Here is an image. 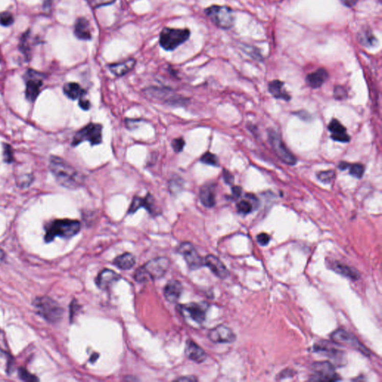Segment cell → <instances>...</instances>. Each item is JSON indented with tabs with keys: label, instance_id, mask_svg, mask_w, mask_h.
<instances>
[{
	"label": "cell",
	"instance_id": "cell-1",
	"mask_svg": "<svg viewBox=\"0 0 382 382\" xmlns=\"http://www.w3.org/2000/svg\"><path fill=\"white\" fill-rule=\"evenodd\" d=\"M49 168L54 175L55 180L64 188L76 189L83 183L82 175L61 158L51 156Z\"/></svg>",
	"mask_w": 382,
	"mask_h": 382
},
{
	"label": "cell",
	"instance_id": "cell-2",
	"mask_svg": "<svg viewBox=\"0 0 382 382\" xmlns=\"http://www.w3.org/2000/svg\"><path fill=\"white\" fill-rule=\"evenodd\" d=\"M170 260L164 257L154 258L137 269L134 279L138 282L157 280L165 276L170 267Z\"/></svg>",
	"mask_w": 382,
	"mask_h": 382
},
{
	"label": "cell",
	"instance_id": "cell-3",
	"mask_svg": "<svg viewBox=\"0 0 382 382\" xmlns=\"http://www.w3.org/2000/svg\"><path fill=\"white\" fill-rule=\"evenodd\" d=\"M80 229L81 223L79 221L68 219H58L54 221L47 229L45 240L50 242L56 237L69 239L77 235Z\"/></svg>",
	"mask_w": 382,
	"mask_h": 382
},
{
	"label": "cell",
	"instance_id": "cell-4",
	"mask_svg": "<svg viewBox=\"0 0 382 382\" xmlns=\"http://www.w3.org/2000/svg\"><path fill=\"white\" fill-rule=\"evenodd\" d=\"M190 29L165 27L161 32L159 44L166 51H173L185 43L190 38Z\"/></svg>",
	"mask_w": 382,
	"mask_h": 382
},
{
	"label": "cell",
	"instance_id": "cell-5",
	"mask_svg": "<svg viewBox=\"0 0 382 382\" xmlns=\"http://www.w3.org/2000/svg\"><path fill=\"white\" fill-rule=\"evenodd\" d=\"M207 17L219 29H232L235 25V15L233 10L225 6H211L205 10Z\"/></svg>",
	"mask_w": 382,
	"mask_h": 382
},
{
	"label": "cell",
	"instance_id": "cell-6",
	"mask_svg": "<svg viewBox=\"0 0 382 382\" xmlns=\"http://www.w3.org/2000/svg\"><path fill=\"white\" fill-rule=\"evenodd\" d=\"M33 305L37 313L50 323H58L62 318L64 310L50 297H37L34 301Z\"/></svg>",
	"mask_w": 382,
	"mask_h": 382
},
{
	"label": "cell",
	"instance_id": "cell-7",
	"mask_svg": "<svg viewBox=\"0 0 382 382\" xmlns=\"http://www.w3.org/2000/svg\"><path fill=\"white\" fill-rule=\"evenodd\" d=\"M84 141H89L91 145H99L102 142V126L98 123H89L76 132L73 138L72 145H79Z\"/></svg>",
	"mask_w": 382,
	"mask_h": 382
},
{
	"label": "cell",
	"instance_id": "cell-8",
	"mask_svg": "<svg viewBox=\"0 0 382 382\" xmlns=\"http://www.w3.org/2000/svg\"><path fill=\"white\" fill-rule=\"evenodd\" d=\"M310 381H335L341 380L334 365L328 362H315L311 366Z\"/></svg>",
	"mask_w": 382,
	"mask_h": 382
},
{
	"label": "cell",
	"instance_id": "cell-9",
	"mask_svg": "<svg viewBox=\"0 0 382 382\" xmlns=\"http://www.w3.org/2000/svg\"><path fill=\"white\" fill-rule=\"evenodd\" d=\"M269 140L273 151L276 155L278 156L280 160H282L284 163L288 164V165H295L297 163V159L295 156L293 155L291 152L286 147L285 144L283 142L282 138L276 132V131H269Z\"/></svg>",
	"mask_w": 382,
	"mask_h": 382
},
{
	"label": "cell",
	"instance_id": "cell-10",
	"mask_svg": "<svg viewBox=\"0 0 382 382\" xmlns=\"http://www.w3.org/2000/svg\"><path fill=\"white\" fill-rule=\"evenodd\" d=\"M26 97L30 102H34L38 97L43 85V75L33 70H29L26 74Z\"/></svg>",
	"mask_w": 382,
	"mask_h": 382
},
{
	"label": "cell",
	"instance_id": "cell-11",
	"mask_svg": "<svg viewBox=\"0 0 382 382\" xmlns=\"http://www.w3.org/2000/svg\"><path fill=\"white\" fill-rule=\"evenodd\" d=\"M209 305L206 302H191V303L184 304L178 307V311L183 315H188L192 320L197 323H201L205 321L206 313L209 310Z\"/></svg>",
	"mask_w": 382,
	"mask_h": 382
},
{
	"label": "cell",
	"instance_id": "cell-12",
	"mask_svg": "<svg viewBox=\"0 0 382 382\" xmlns=\"http://www.w3.org/2000/svg\"><path fill=\"white\" fill-rule=\"evenodd\" d=\"M178 253L183 255L185 261H186L188 266L191 269H197L201 267L204 264L203 258L196 251L195 247L191 243L185 242L182 243L178 250Z\"/></svg>",
	"mask_w": 382,
	"mask_h": 382
},
{
	"label": "cell",
	"instance_id": "cell-13",
	"mask_svg": "<svg viewBox=\"0 0 382 382\" xmlns=\"http://www.w3.org/2000/svg\"><path fill=\"white\" fill-rule=\"evenodd\" d=\"M331 338L336 344L351 346V347H353L357 350L361 351L362 353L365 354V355L369 353L368 350L362 344H361L358 340L353 334H350L345 330H337V331L332 333Z\"/></svg>",
	"mask_w": 382,
	"mask_h": 382
},
{
	"label": "cell",
	"instance_id": "cell-14",
	"mask_svg": "<svg viewBox=\"0 0 382 382\" xmlns=\"http://www.w3.org/2000/svg\"><path fill=\"white\" fill-rule=\"evenodd\" d=\"M209 338L214 343H232L236 340V335L231 328L225 326H219L213 328L209 333Z\"/></svg>",
	"mask_w": 382,
	"mask_h": 382
},
{
	"label": "cell",
	"instance_id": "cell-15",
	"mask_svg": "<svg viewBox=\"0 0 382 382\" xmlns=\"http://www.w3.org/2000/svg\"><path fill=\"white\" fill-rule=\"evenodd\" d=\"M121 276L115 271L105 269L101 271L96 279V283L101 290H106L109 289L115 283L118 282Z\"/></svg>",
	"mask_w": 382,
	"mask_h": 382
},
{
	"label": "cell",
	"instance_id": "cell-16",
	"mask_svg": "<svg viewBox=\"0 0 382 382\" xmlns=\"http://www.w3.org/2000/svg\"><path fill=\"white\" fill-rule=\"evenodd\" d=\"M204 264L211 269V272L220 279H226L229 276L227 266L215 255H208L205 259Z\"/></svg>",
	"mask_w": 382,
	"mask_h": 382
},
{
	"label": "cell",
	"instance_id": "cell-17",
	"mask_svg": "<svg viewBox=\"0 0 382 382\" xmlns=\"http://www.w3.org/2000/svg\"><path fill=\"white\" fill-rule=\"evenodd\" d=\"M185 355L193 362L200 364L205 362L206 359V352L203 349L193 342L191 340H188L185 346Z\"/></svg>",
	"mask_w": 382,
	"mask_h": 382
},
{
	"label": "cell",
	"instance_id": "cell-18",
	"mask_svg": "<svg viewBox=\"0 0 382 382\" xmlns=\"http://www.w3.org/2000/svg\"><path fill=\"white\" fill-rule=\"evenodd\" d=\"M154 199L153 196L150 194H147L144 198L136 196L133 198L132 203L130 206L129 209L128 211V214H134L138 209L141 208H144L150 213L154 212Z\"/></svg>",
	"mask_w": 382,
	"mask_h": 382
},
{
	"label": "cell",
	"instance_id": "cell-19",
	"mask_svg": "<svg viewBox=\"0 0 382 382\" xmlns=\"http://www.w3.org/2000/svg\"><path fill=\"white\" fill-rule=\"evenodd\" d=\"M331 132V138L338 142L346 143L350 141V137L346 133V128L336 119L331 120L328 126Z\"/></svg>",
	"mask_w": 382,
	"mask_h": 382
},
{
	"label": "cell",
	"instance_id": "cell-20",
	"mask_svg": "<svg viewBox=\"0 0 382 382\" xmlns=\"http://www.w3.org/2000/svg\"><path fill=\"white\" fill-rule=\"evenodd\" d=\"M182 293V285L178 281H170L164 287V297L170 303H176L181 297Z\"/></svg>",
	"mask_w": 382,
	"mask_h": 382
},
{
	"label": "cell",
	"instance_id": "cell-21",
	"mask_svg": "<svg viewBox=\"0 0 382 382\" xmlns=\"http://www.w3.org/2000/svg\"><path fill=\"white\" fill-rule=\"evenodd\" d=\"M74 35L79 40H91L92 39L90 23L87 19L84 17L77 19L75 24Z\"/></svg>",
	"mask_w": 382,
	"mask_h": 382
},
{
	"label": "cell",
	"instance_id": "cell-22",
	"mask_svg": "<svg viewBox=\"0 0 382 382\" xmlns=\"http://www.w3.org/2000/svg\"><path fill=\"white\" fill-rule=\"evenodd\" d=\"M136 65V60L134 58H129L121 62L115 63L108 66L110 72L115 76L120 77L131 72Z\"/></svg>",
	"mask_w": 382,
	"mask_h": 382
},
{
	"label": "cell",
	"instance_id": "cell-23",
	"mask_svg": "<svg viewBox=\"0 0 382 382\" xmlns=\"http://www.w3.org/2000/svg\"><path fill=\"white\" fill-rule=\"evenodd\" d=\"M199 198L203 206L212 208L216 204L215 188L212 184H207L201 187L199 192Z\"/></svg>",
	"mask_w": 382,
	"mask_h": 382
},
{
	"label": "cell",
	"instance_id": "cell-24",
	"mask_svg": "<svg viewBox=\"0 0 382 382\" xmlns=\"http://www.w3.org/2000/svg\"><path fill=\"white\" fill-rule=\"evenodd\" d=\"M328 73L326 70L320 68L313 73H310L306 78L307 82L312 88H319L327 80Z\"/></svg>",
	"mask_w": 382,
	"mask_h": 382
},
{
	"label": "cell",
	"instance_id": "cell-25",
	"mask_svg": "<svg viewBox=\"0 0 382 382\" xmlns=\"http://www.w3.org/2000/svg\"><path fill=\"white\" fill-rule=\"evenodd\" d=\"M357 39L361 44L367 48L375 47L378 43V39L373 35L371 29L366 27H364L357 34Z\"/></svg>",
	"mask_w": 382,
	"mask_h": 382
},
{
	"label": "cell",
	"instance_id": "cell-26",
	"mask_svg": "<svg viewBox=\"0 0 382 382\" xmlns=\"http://www.w3.org/2000/svg\"><path fill=\"white\" fill-rule=\"evenodd\" d=\"M331 269L338 274L345 276V277L349 278L352 280H357L360 277L359 273L356 271L355 269L349 267L347 265L341 264V263H333L331 265Z\"/></svg>",
	"mask_w": 382,
	"mask_h": 382
},
{
	"label": "cell",
	"instance_id": "cell-27",
	"mask_svg": "<svg viewBox=\"0 0 382 382\" xmlns=\"http://www.w3.org/2000/svg\"><path fill=\"white\" fill-rule=\"evenodd\" d=\"M63 91L65 95L73 100H78L86 94L85 91L78 83L75 82L66 83L64 84Z\"/></svg>",
	"mask_w": 382,
	"mask_h": 382
},
{
	"label": "cell",
	"instance_id": "cell-28",
	"mask_svg": "<svg viewBox=\"0 0 382 382\" xmlns=\"http://www.w3.org/2000/svg\"><path fill=\"white\" fill-rule=\"evenodd\" d=\"M314 349L318 353L323 354V355L327 356L333 360H335L336 362H340L341 363V361L343 360L342 352L341 351L338 350L335 348L329 347L327 345H325L324 344H320V345H315Z\"/></svg>",
	"mask_w": 382,
	"mask_h": 382
},
{
	"label": "cell",
	"instance_id": "cell-29",
	"mask_svg": "<svg viewBox=\"0 0 382 382\" xmlns=\"http://www.w3.org/2000/svg\"><path fill=\"white\" fill-rule=\"evenodd\" d=\"M114 264L120 269H130L136 264V258L131 253H124L115 258Z\"/></svg>",
	"mask_w": 382,
	"mask_h": 382
},
{
	"label": "cell",
	"instance_id": "cell-30",
	"mask_svg": "<svg viewBox=\"0 0 382 382\" xmlns=\"http://www.w3.org/2000/svg\"><path fill=\"white\" fill-rule=\"evenodd\" d=\"M284 83L279 80H274L269 83V92L276 99H282L286 101L290 100V96L283 89Z\"/></svg>",
	"mask_w": 382,
	"mask_h": 382
},
{
	"label": "cell",
	"instance_id": "cell-31",
	"mask_svg": "<svg viewBox=\"0 0 382 382\" xmlns=\"http://www.w3.org/2000/svg\"><path fill=\"white\" fill-rule=\"evenodd\" d=\"M33 40H32L31 37L30 32H27V33L24 34L23 35L22 39H21L20 43H19V50L23 52L24 55L29 58L30 57L31 51H32V42Z\"/></svg>",
	"mask_w": 382,
	"mask_h": 382
},
{
	"label": "cell",
	"instance_id": "cell-32",
	"mask_svg": "<svg viewBox=\"0 0 382 382\" xmlns=\"http://www.w3.org/2000/svg\"><path fill=\"white\" fill-rule=\"evenodd\" d=\"M200 161L203 163L208 164V165L214 166V167L219 166L218 159H217V156L211 153V152L205 153L204 155L201 156Z\"/></svg>",
	"mask_w": 382,
	"mask_h": 382
},
{
	"label": "cell",
	"instance_id": "cell-33",
	"mask_svg": "<svg viewBox=\"0 0 382 382\" xmlns=\"http://www.w3.org/2000/svg\"><path fill=\"white\" fill-rule=\"evenodd\" d=\"M349 173L355 178H361L363 176L364 173V167L362 164H354L349 166Z\"/></svg>",
	"mask_w": 382,
	"mask_h": 382
},
{
	"label": "cell",
	"instance_id": "cell-34",
	"mask_svg": "<svg viewBox=\"0 0 382 382\" xmlns=\"http://www.w3.org/2000/svg\"><path fill=\"white\" fill-rule=\"evenodd\" d=\"M14 17L9 11L0 13V25L3 27H10L14 24Z\"/></svg>",
	"mask_w": 382,
	"mask_h": 382
},
{
	"label": "cell",
	"instance_id": "cell-35",
	"mask_svg": "<svg viewBox=\"0 0 382 382\" xmlns=\"http://www.w3.org/2000/svg\"><path fill=\"white\" fill-rule=\"evenodd\" d=\"M237 210L240 214H248L253 211V206L249 201L242 200L237 204Z\"/></svg>",
	"mask_w": 382,
	"mask_h": 382
},
{
	"label": "cell",
	"instance_id": "cell-36",
	"mask_svg": "<svg viewBox=\"0 0 382 382\" xmlns=\"http://www.w3.org/2000/svg\"><path fill=\"white\" fill-rule=\"evenodd\" d=\"M335 172L334 170H328V171L320 172L318 174V179L323 183H330L334 179Z\"/></svg>",
	"mask_w": 382,
	"mask_h": 382
},
{
	"label": "cell",
	"instance_id": "cell-37",
	"mask_svg": "<svg viewBox=\"0 0 382 382\" xmlns=\"http://www.w3.org/2000/svg\"><path fill=\"white\" fill-rule=\"evenodd\" d=\"M3 157H4L5 162L7 163H11L14 160L12 148L9 144H5L3 145Z\"/></svg>",
	"mask_w": 382,
	"mask_h": 382
},
{
	"label": "cell",
	"instance_id": "cell-38",
	"mask_svg": "<svg viewBox=\"0 0 382 382\" xmlns=\"http://www.w3.org/2000/svg\"><path fill=\"white\" fill-rule=\"evenodd\" d=\"M116 0H89V3L91 7L94 9L103 7V6H109L115 3Z\"/></svg>",
	"mask_w": 382,
	"mask_h": 382
},
{
	"label": "cell",
	"instance_id": "cell-39",
	"mask_svg": "<svg viewBox=\"0 0 382 382\" xmlns=\"http://www.w3.org/2000/svg\"><path fill=\"white\" fill-rule=\"evenodd\" d=\"M19 377L21 379L26 381H35L37 378L35 375H32L29 373L26 369L20 368L19 370Z\"/></svg>",
	"mask_w": 382,
	"mask_h": 382
},
{
	"label": "cell",
	"instance_id": "cell-40",
	"mask_svg": "<svg viewBox=\"0 0 382 382\" xmlns=\"http://www.w3.org/2000/svg\"><path fill=\"white\" fill-rule=\"evenodd\" d=\"M185 145V142L183 138H176V139H174L172 142V146H173L174 151L177 153H179L183 150Z\"/></svg>",
	"mask_w": 382,
	"mask_h": 382
},
{
	"label": "cell",
	"instance_id": "cell-41",
	"mask_svg": "<svg viewBox=\"0 0 382 382\" xmlns=\"http://www.w3.org/2000/svg\"><path fill=\"white\" fill-rule=\"evenodd\" d=\"M347 95L346 89L343 87L342 86H337L334 88V97L337 100H343L345 98Z\"/></svg>",
	"mask_w": 382,
	"mask_h": 382
},
{
	"label": "cell",
	"instance_id": "cell-42",
	"mask_svg": "<svg viewBox=\"0 0 382 382\" xmlns=\"http://www.w3.org/2000/svg\"><path fill=\"white\" fill-rule=\"evenodd\" d=\"M257 240L261 246H266L269 243L271 237L266 233H261L257 236Z\"/></svg>",
	"mask_w": 382,
	"mask_h": 382
},
{
	"label": "cell",
	"instance_id": "cell-43",
	"mask_svg": "<svg viewBox=\"0 0 382 382\" xmlns=\"http://www.w3.org/2000/svg\"><path fill=\"white\" fill-rule=\"evenodd\" d=\"M85 95L82 96V97L79 99V106H80L83 110H87L91 108V103L90 102H89V100H87V99L85 98Z\"/></svg>",
	"mask_w": 382,
	"mask_h": 382
},
{
	"label": "cell",
	"instance_id": "cell-44",
	"mask_svg": "<svg viewBox=\"0 0 382 382\" xmlns=\"http://www.w3.org/2000/svg\"><path fill=\"white\" fill-rule=\"evenodd\" d=\"M223 178L224 181H225L226 183L228 184V185H232V184L233 183V175L231 174L230 172L228 171L227 170H223Z\"/></svg>",
	"mask_w": 382,
	"mask_h": 382
},
{
	"label": "cell",
	"instance_id": "cell-45",
	"mask_svg": "<svg viewBox=\"0 0 382 382\" xmlns=\"http://www.w3.org/2000/svg\"><path fill=\"white\" fill-rule=\"evenodd\" d=\"M344 6L347 8H352L356 6L358 0H340Z\"/></svg>",
	"mask_w": 382,
	"mask_h": 382
},
{
	"label": "cell",
	"instance_id": "cell-46",
	"mask_svg": "<svg viewBox=\"0 0 382 382\" xmlns=\"http://www.w3.org/2000/svg\"><path fill=\"white\" fill-rule=\"evenodd\" d=\"M242 189L241 188H240V187H234L233 188H232V193H233V196H235V197L237 198L239 197V196H240V194H241Z\"/></svg>",
	"mask_w": 382,
	"mask_h": 382
},
{
	"label": "cell",
	"instance_id": "cell-47",
	"mask_svg": "<svg viewBox=\"0 0 382 382\" xmlns=\"http://www.w3.org/2000/svg\"><path fill=\"white\" fill-rule=\"evenodd\" d=\"M177 381H197V379H196L195 377H188V378H178V379H177Z\"/></svg>",
	"mask_w": 382,
	"mask_h": 382
},
{
	"label": "cell",
	"instance_id": "cell-48",
	"mask_svg": "<svg viewBox=\"0 0 382 382\" xmlns=\"http://www.w3.org/2000/svg\"><path fill=\"white\" fill-rule=\"evenodd\" d=\"M349 164L346 163V162H341V163H340L339 164V168L341 169V170H345L346 168L349 167Z\"/></svg>",
	"mask_w": 382,
	"mask_h": 382
},
{
	"label": "cell",
	"instance_id": "cell-49",
	"mask_svg": "<svg viewBox=\"0 0 382 382\" xmlns=\"http://www.w3.org/2000/svg\"><path fill=\"white\" fill-rule=\"evenodd\" d=\"M3 258H4V253H3V252L0 250V262L3 261Z\"/></svg>",
	"mask_w": 382,
	"mask_h": 382
},
{
	"label": "cell",
	"instance_id": "cell-50",
	"mask_svg": "<svg viewBox=\"0 0 382 382\" xmlns=\"http://www.w3.org/2000/svg\"><path fill=\"white\" fill-rule=\"evenodd\" d=\"M0 61H1V58H0Z\"/></svg>",
	"mask_w": 382,
	"mask_h": 382
}]
</instances>
